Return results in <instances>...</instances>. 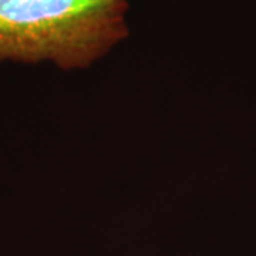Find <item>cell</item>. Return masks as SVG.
Returning a JSON list of instances; mask_svg holds the SVG:
<instances>
[{
    "mask_svg": "<svg viewBox=\"0 0 256 256\" xmlns=\"http://www.w3.org/2000/svg\"><path fill=\"white\" fill-rule=\"evenodd\" d=\"M128 0H0V62L88 68L130 34Z\"/></svg>",
    "mask_w": 256,
    "mask_h": 256,
    "instance_id": "obj_1",
    "label": "cell"
}]
</instances>
